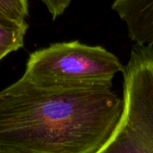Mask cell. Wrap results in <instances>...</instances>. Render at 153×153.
Returning <instances> with one entry per match:
<instances>
[{
    "label": "cell",
    "instance_id": "cell-3",
    "mask_svg": "<svg viewBox=\"0 0 153 153\" xmlns=\"http://www.w3.org/2000/svg\"><path fill=\"white\" fill-rule=\"evenodd\" d=\"M122 74L121 119L96 153H153V45L134 44Z\"/></svg>",
    "mask_w": 153,
    "mask_h": 153
},
{
    "label": "cell",
    "instance_id": "cell-2",
    "mask_svg": "<svg viewBox=\"0 0 153 153\" xmlns=\"http://www.w3.org/2000/svg\"><path fill=\"white\" fill-rule=\"evenodd\" d=\"M123 68L119 58L106 48L70 41L32 52L22 76L42 86L112 88L115 75Z\"/></svg>",
    "mask_w": 153,
    "mask_h": 153
},
{
    "label": "cell",
    "instance_id": "cell-4",
    "mask_svg": "<svg viewBox=\"0 0 153 153\" xmlns=\"http://www.w3.org/2000/svg\"><path fill=\"white\" fill-rule=\"evenodd\" d=\"M111 8L137 45H153V0H114Z\"/></svg>",
    "mask_w": 153,
    "mask_h": 153
},
{
    "label": "cell",
    "instance_id": "cell-7",
    "mask_svg": "<svg viewBox=\"0 0 153 153\" xmlns=\"http://www.w3.org/2000/svg\"><path fill=\"white\" fill-rule=\"evenodd\" d=\"M0 153H31V152H20V151H15V150H11V149H6V148H1V147H0Z\"/></svg>",
    "mask_w": 153,
    "mask_h": 153
},
{
    "label": "cell",
    "instance_id": "cell-5",
    "mask_svg": "<svg viewBox=\"0 0 153 153\" xmlns=\"http://www.w3.org/2000/svg\"><path fill=\"white\" fill-rule=\"evenodd\" d=\"M28 16V0H0V20L27 30Z\"/></svg>",
    "mask_w": 153,
    "mask_h": 153
},
{
    "label": "cell",
    "instance_id": "cell-1",
    "mask_svg": "<svg viewBox=\"0 0 153 153\" xmlns=\"http://www.w3.org/2000/svg\"><path fill=\"white\" fill-rule=\"evenodd\" d=\"M111 87L65 88L22 76L0 91V147L31 153H96L123 113Z\"/></svg>",
    "mask_w": 153,
    "mask_h": 153
},
{
    "label": "cell",
    "instance_id": "cell-6",
    "mask_svg": "<svg viewBox=\"0 0 153 153\" xmlns=\"http://www.w3.org/2000/svg\"><path fill=\"white\" fill-rule=\"evenodd\" d=\"M27 30L0 20V61L8 54L23 47Z\"/></svg>",
    "mask_w": 153,
    "mask_h": 153
}]
</instances>
